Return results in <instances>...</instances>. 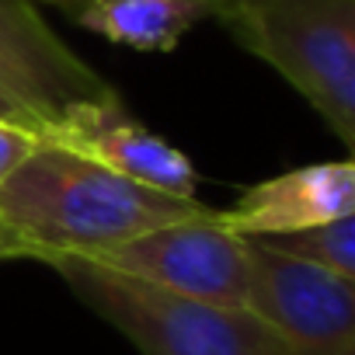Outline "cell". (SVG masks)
<instances>
[{
	"label": "cell",
	"instance_id": "6",
	"mask_svg": "<svg viewBox=\"0 0 355 355\" xmlns=\"http://www.w3.org/2000/svg\"><path fill=\"white\" fill-rule=\"evenodd\" d=\"M248 306L279 331L289 355H355V286L352 279L286 258L248 241Z\"/></svg>",
	"mask_w": 355,
	"mask_h": 355
},
{
	"label": "cell",
	"instance_id": "13",
	"mask_svg": "<svg viewBox=\"0 0 355 355\" xmlns=\"http://www.w3.org/2000/svg\"><path fill=\"white\" fill-rule=\"evenodd\" d=\"M15 258H28L25 244L4 227V220H0V261H15Z\"/></svg>",
	"mask_w": 355,
	"mask_h": 355
},
{
	"label": "cell",
	"instance_id": "12",
	"mask_svg": "<svg viewBox=\"0 0 355 355\" xmlns=\"http://www.w3.org/2000/svg\"><path fill=\"white\" fill-rule=\"evenodd\" d=\"M46 4H53V8H60V11H67V15H73L80 4H87V0H46ZM202 4H209V11H213V18L220 21L223 15H230L234 8H241L244 0H202Z\"/></svg>",
	"mask_w": 355,
	"mask_h": 355
},
{
	"label": "cell",
	"instance_id": "1",
	"mask_svg": "<svg viewBox=\"0 0 355 355\" xmlns=\"http://www.w3.org/2000/svg\"><path fill=\"white\" fill-rule=\"evenodd\" d=\"M209 206L178 199L42 139L35 153L0 182V220L28 258H94L153 227L202 216Z\"/></svg>",
	"mask_w": 355,
	"mask_h": 355
},
{
	"label": "cell",
	"instance_id": "9",
	"mask_svg": "<svg viewBox=\"0 0 355 355\" xmlns=\"http://www.w3.org/2000/svg\"><path fill=\"white\" fill-rule=\"evenodd\" d=\"M70 18L115 46L171 53L199 21H209L213 11L202 0H87Z\"/></svg>",
	"mask_w": 355,
	"mask_h": 355
},
{
	"label": "cell",
	"instance_id": "11",
	"mask_svg": "<svg viewBox=\"0 0 355 355\" xmlns=\"http://www.w3.org/2000/svg\"><path fill=\"white\" fill-rule=\"evenodd\" d=\"M39 143H42V136L35 129H28L15 119H0V182H4L11 171H18L35 153Z\"/></svg>",
	"mask_w": 355,
	"mask_h": 355
},
{
	"label": "cell",
	"instance_id": "14",
	"mask_svg": "<svg viewBox=\"0 0 355 355\" xmlns=\"http://www.w3.org/2000/svg\"><path fill=\"white\" fill-rule=\"evenodd\" d=\"M0 119H15V122H21V119L15 115V108H11V105H8L4 98H0ZM21 125H25V122H21Z\"/></svg>",
	"mask_w": 355,
	"mask_h": 355
},
{
	"label": "cell",
	"instance_id": "8",
	"mask_svg": "<svg viewBox=\"0 0 355 355\" xmlns=\"http://www.w3.org/2000/svg\"><path fill=\"white\" fill-rule=\"evenodd\" d=\"M352 213H355V164L320 160L244 189L241 199L220 216L234 234L248 241H265L303 227L331 223Z\"/></svg>",
	"mask_w": 355,
	"mask_h": 355
},
{
	"label": "cell",
	"instance_id": "7",
	"mask_svg": "<svg viewBox=\"0 0 355 355\" xmlns=\"http://www.w3.org/2000/svg\"><path fill=\"white\" fill-rule=\"evenodd\" d=\"M42 139L91 157L94 164L129 178L136 185L178 199H196L199 174L192 160L167 139H160L153 129H146L139 119H132L119 94L94 105H80L63 122L46 129Z\"/></svg>",
	"mask_w": 355,
	"mask_h": 355
},
{
	"label": "cell",
	"instance_id": "2",
	"mask_svg": "<svg viewBox=\"0 0 355 355\" xmlns=\"http://www.w3.org/2000/svg\"><path fill=\"white\" fill-rule=\"evenodd\" d=\"M49 268L143 355H289L279 331L251 306L174 296L87 258H56Z\"/></svg>",
	"mask_w": 355,
	"mask_h": 355
},
{
	"label": "cell",
	"instance_id": "4",
	"mask_svg": "<svg viewBox=\"0 0 355 355\" xmlns=\"http://www.w3.org/2000/svg\"><path fill=\"white\" fill-rule=\"evenodd\" d=\"M87 261L174 296L223 306H248L251 293L248 237L234 234L216 209L153 227Z\"/></svg>",
	"mask_w": 355,
	"mask_h": 355
},
{
	"label": "cell",
	"instance_id": "10",
	"mask_svg": "<svg viewBox=\"0 0 355 355\" xmlns=\"http://www.w3.org/2000/svg\"><path fill=\"white\" fill-rule=\"evenodd\" d=\"M286 258H296L303 265L324 268L331 275L341 279H355V213L331 220V223H317V227H303L293 234H279V237H265L258 241Z\"/></svg>",
	"mask_w": 355,
	"mask_h": 355
},
{
	"label": "cell",
	"instance_id": "5",
	"mask_svg": "<svg viewBox=\"0 0 355 355\" xmlns=\"http://www.w3.org/2000/svg\"><path fill=\"white\" fill-rule=\"evenodd\" d=\"M119 91L39 15L35 0H0V98L39 136L80 105Z\"/></svg>",
	"mask_w": 355,
	"mask_h": 355
},
{
	"label": "cell",
	"instance_id": "3",
	"mask_svg": "<svg viewBox=\"0 0 355 355\" xmlns=\"http://www.w3.org/2000/svg\"><path fill=\"white\" fill-rule=\"evenodd\" d=\"M220 21L355 146V0H244Z\"/></svg>",
	"mask_w": 355,
	"mask_h": 355
}]
</instances>
